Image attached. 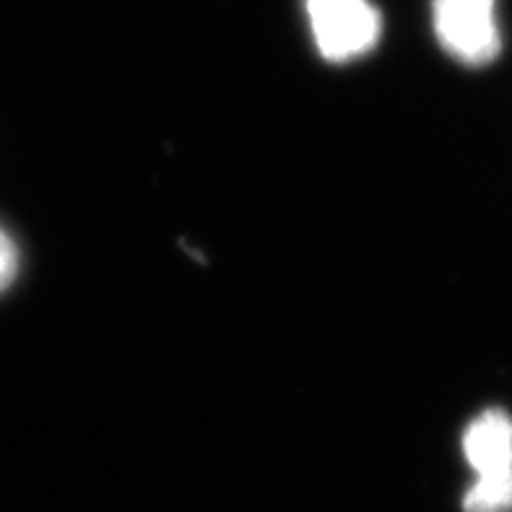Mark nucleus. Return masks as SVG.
<instances>
[{
  "label": "nucleus",
  "instance_id": "obj_1",
  "mask_svg": "<svg viewBox=\"0 0 512 512\" xmlns=\"http://www.w3.org/2000/svg\"><path fill=\"white\" fill-rule=\"evenodd\" d=\"M312 34L325 60L346 63L370 52L383 32L370 0H307Z\"/></svg>",
  "mask_w": 512,
  "mask_h": 512
},
{
  "label": "nucleus",
  "instance_id": "obj_2",
  "mask_svg": "<svg viewBox=\"0 0 512 512\" xmlns=\"http://www.w3.org/2000/svg\"><path fill=\"white\" fill-rule=\"evenodd\" d=\"M435 32L442 47L466 65L492 63L500 55L494 0H435Z\"/></svg>",
  "mask_w": 512,
  "mask_h": 512
},
{
  "label": "nucleus",
  "instance_id": "obj_3",
  "mask_svg": "<svg viewBox=\"0 0 512 512\" xmlns=\"http://www.w3.org/2000/svg\"><path fill=\"white\" fill-rule=\"evenodd\" d=\"M463 455L476 474H497L512 468V419L505 411H484L468 424Z\"/></svg>",
  "mask_w": 512,
  "mask_h": 512
},
{
  "label": "nucleus",
  "instance_id": "obj_4",
  "mask_svg": "<svg viewBox=\"0 0 512 512\" xmlns=\"http://www.w3.org/2000/svg\"><path fill=\"white\" fill-rule=\"evenodd\" d=\"M466 512H510L512 510V468L497 474H481L463 497Z\"/></svg>",
  "mask_w": 512,
  "mask_h": 512
},
{
  "label": "nucleus",
  "instance_id": "obj_5",
  "mask_svg": "<svg viewBox=\"0 0 512 512\" xmlns=\"http://www.w3.org/2000/svg\"><path fill=\"white\" fill-rule=\"evenodd\" d=\"M19 271V250L13 245V240L0 229V292L11 286Z\"/></svg>",
  "mask_w": 512,
  "mask_h": 512
}]
</instances>
